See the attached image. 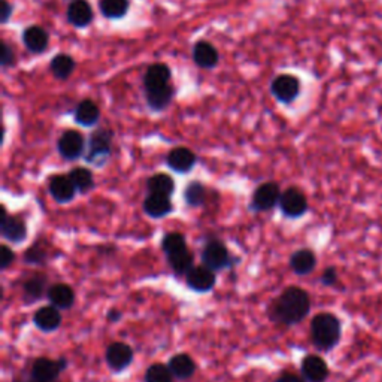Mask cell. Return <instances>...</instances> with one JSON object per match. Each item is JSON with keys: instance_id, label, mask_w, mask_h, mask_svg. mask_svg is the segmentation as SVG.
<instances>
[{"instance_id": "cell-1", "label": "cell", "mask_w": 382, "mask_h": 382, "mask_svg": "<svg viewBox=\"0 0 382 382\" xmlns=\"http://www.w3.org/2000/svg\"><path fill=\"white\" fill-rule=\"evenodd\" d=\"M310 309V299L308 293L299 287H288L281 293L272 303L271 317L276 322L293 325L300 322Z\"/></svg>"}, {"instance_id": "cell-2", "label": "cell", "mask_w": 382, "mask_h": 382, "mask_svg": "<svg viewBox=\"0 0 382 382\" xmlns=\"http://www.w3.org/2000/svg\"><path fill=\"white\" fill-rule=\"evenodd\" d=\"M341 321L330 313L317 314L310 322V336L320 351L333 349L341 341Z\"/></svg>"}, {"instance_id": "cell-3", "label": "cell", "mask_w": 382, "mask_h": 382, "mask_svg": "<svg viewBox=\"0 0 382 382\" xmlns=\"http://www.w3.org/2000/svg\"><path fill=\"white\" fill-rule=\"evenodd\" d=\"M202 262L214 272H220L232 266L233 257L221 240L212 239L206 242L205 248L202 249Z\"/></svg>"}, {"instance_id": "cell-4", "label": "cell", "mask_w": 382, "mask_h": 382, "mask_svg": "<svg viewBox=\"0 0 382 382\" xmlns=\"http://www.w3.org/2000/svg\"><path fill=\"white\" fill-rule=\"evenodd\" d=\"M279 206L286 217L299 218L308 212V199L299 189L291 187L281 194Z\"/></svg>"}, {"instance_id": "cell-5", "label": "cell", "mask_w": 382, "mask_h": 382, "mask_svg": "<svg viewBox=\"0 0 382 382\" xmlns=\"http://www.w3.org/2000/svg\"><path fill=\"white\" fill-rule=\"evenodd\" d=\"M111 145H112V135L106 130H99L91 135L90 144H89V152L86 159L89 163L102 166L111 154Z\"/></svg>"}, {"instance_id": "cell-6", "label": "cell", "mask_w": 382, "mask_h": 382, "mask_svg": "<svg viewBox=\"0 0 382 382\" xmlns=\"http://www.w3.org/2000/svg\"><path fill=\"white\" fill-rule=\"evenodd\" d=\"M0 232H2V236L12 244H21L27 237L26 223L16 215H8L6 208L4 205L0 208Z\"/></svg>"}, {"instance_id": "cell-7", "label": "cell", "mask_w": 382, "mask_h": 382, "mask_svg": "<svg viewBox=\"0 0 382 382\" xmlns=\"http://www.w3.org/2000/svg\"><path fill=\"white\" fill-rule=\"evenodd\" d=\"M281 194L282 193L276 182H264L256 191H254L249 206L252 210H257V212L271 210L276 203H279Z\"/></svg>"}, {"instance_id": "cell-8", "label": "cell", "mask_w": 382, "mask_h": 382, "mask_svg": "<svg viewBox=\"0 0 382 382\" xmlns=\"http://www.w3.org/2000/svg\"><path fill=\"white\" fill-rule=\"evenodd\" d=\"M66 367V360H51L40 357L38 359L30 371V376L33 382H54L60 375V372Z\"/></svg>"}, {"instance_id": "cell-9", "label": "cell", "mask_w": 382, "mask_h": 382, "mask_svg": "<svg viewBox=\"0 0 382 382\" xmlns=\"http://www.w3.org/2000/svg\"><path fill=\"white\" fill-rule=\"evenodd\" d=\"M133 361V349L124 342L111 344L106 349V363L112 371L121 372Z\"/></svg>"}, {"instance_id": "cell-10", "label": "cell", "mask_w": 382, "mask_h": 382, "mask_svg": "<svg viewBox=\"0 0 382 382\" xmlns=\"http://www.w3.org/2000/svg\"><path fill=\"white\" fill-rule=\"evenodd\" d=\"M215 282H217L215 272L205 264L193 267L187 274V286L197 293L210 291L214 288Z\"/></svg>"}, {"instance_id": "cell-11", "label": "cell", "mask_w": 382, "mask_h": 382, "mask_svg": "<svg viewBox=\"0 0 382 382\" xmlns=\"http://www.w3.org/2000/svg\"><path fill=\"white\" fill-rule=\"evenodd\" d=\"M84 147H86V142H84V137L77 130H67L64 132L60 139H59V152L62 154V157L66 160H77L81 157L84 152Z\"/></svg>"}, {"instance_id": "cell-12", "label": "cell", "mask_w": 382, "mask_h": 382, "mask_svg": "<svg viewBox=\"0 0 382 382\" xmlns=\"http://www.w3.org/2000/svg\"><path fill=\"white\" fill-rule=\"evenodd\" d=\"M50 193L52 196V199L59 203H67L70 201H74L77 189L74 186L72 179L64 175H57L52 176L48 184Z\"/></svg>"}, {"instance_id": "cell-13", "label": "cell", "mask_w": 382, "mask_h": 382, "mask_svg": "<svg viewBox=\"0 0 382 382\" xmlns=\"http://www.w3.org/2000/svg\"><path fill=\"white\" fill-rule=\"evenodd\" d=\"M300 84L291 75H281L272 82V93L281 102H293L299 96Z\"/></svg>"}, {"instance_id": "cell-14", "label": "cell", "mask_w": 382, "mask_h": 382, "mask_svg": "<svg viewBox=\"0 0 382 382\" xmlns=\"http://www.w3.org/2000/svg\"><path fill=\"white\" fill-rule=\"evenodd\" d=\"M174 209L171 196L150 193L144 202L145 214L151 218H163L169 215Z\"/></svg>"}, {"instance_id": "cell-15", "label": "cell", "mask_w": 382, "mask_h": 382, "mask_svg": "<svg viewBox=\"0 0 382 382\" xmlns=\"http://www.w3.org/2000/svg\"><path fill=\"white\" fill-rule=\"evenodd\" d=\"M167 166L178 174H187L196 164V154L189 148H175L167 154Z\"/></svg>"}, {"instance_id": "cell-16", "label": "cell", "mask_w": 382, "mask_h": 382, "mask_svg": "<svg viewBox=\"0 0 382 382\" xmlns=\"http://www.w3.org/2000/svg\"><path fill=\"white\" fill-rule=\"evenodd\" d=\"M302 375L309 382H324L329 376L327 363L318 356H308L302 361Z\"/></svg>"}, {"instance_id": "cell-17", "label": "cell", "mask_w": 382, "mask_h": 382, "mask_svg": "<svg viewBox=\"0 0 382 382\" xmlns=\"http://www.w3.org/2000/svg\"><path fill=\"white\" fill-rule=\"evenodd\" d=\"M33 322L36 327L42 332H54L60 327L62 315L59 308L55 306H44L38 309L33 315Z\"/></svg>"}, {"instance_id": "cell-18", "label": "cell", "mask_w": 382, "mask_h": 382, "mask_svg": "<svg viewBox=\"0 0 382 382\" xmlns=\"http://www.w3.org/2000/svg\"><path fill=\"white\" fill-rule=\"evenodd\" d=\"M67 20L77 27H86L93 20V9L87 0H74L67 8Z\"/></svg>"}, {"instance_id": "cell-19", "label": "cell", "mask_w": 382, "mask_h": 382, "mask_svg": "<svg viewBox=\"0 0 382 382\" xmlns=\"http://www.w3.org/2000/svg\"><path fill=\"white\" fill-rule=\"evenodd\" d=\"M193 57H194V62L201 67L212 69L218 63V51L214 45L209 44V42L202 40V42H197V44L194 45Z\"/></svg>"}, {"instance_id": "cell-20", "label": "cell", "mask_w": 382, "mask_h": 382, "mask_svg": "<svg viewBox=\"0 0 382 382\" xmlns=\"http://www.w3.org/2000/svg\"><path fill=\"white\" fill-rule=\"evenodd\" d=\"M48 300L59 309H69L75 303V293L66 284H55L48 288Z\"/></svg>"}, {"instance_id": "cell-21", "label": "cell", "mask_w": 382, "mask_h": 382, "mask_svg": "<svg viewBox=\"0 0 382 382\" xmlns=\"http://www.w3.org/2000/svg\"><path fill=\"white\" fill-rule=\"evenodd\" d=\"M169 79H171V69H169L166 64L157 63V64H152L147 70L144 84H145L147 91H150V90H155V89L167 86Z\"/></svg>"}, {"instance_id": "cell-22", "label": "cell", "mask_w": 382, "mask_h": 382, "mask_svg": "<svg viewBox=\"0 0 382 382\" xmlns=\"http://www.w3.org/2000/svg\"><path fill=\"white\" fill-rule=\"evenodd\" d=\"M290 266L297 275H308L315 269L317 257L310 249H299L291 256Z\"/></svg>"}, {"instance_id": "cell-23", "label": "cell", "mask_w": 382, "mask_h": 382, "mask_svg": "<svg viewBox=\"0 0 382 382\" xmlns=\"http://www.w3.org/2000/svg\"><path fill=\"white\" fill-rule=\"evenodd\" d=\"M167 366L178 379H189L196 372V363L187 354H178V356L171 359Z\"/></svg>"}, {"instance_id": "cell-24", "label": "cell", "mask_w": 382, "mask_h": 382, "mask_svg": "<svg viewBox=\"0 0 382 382\" xmlns=\"http://www.w3.org/2000/svg\"><path fill=\"white\" fill-rule=\"evenodd\" d=\"M23 40L32 52H42L48 45V33L42 27L32 26L24 30Z\"/></svg>"}, {"instance_id": "cell-25", "label": "cell", "mask_w": 382, "mask_h": 382, "mask_svg": "<svg viewBox=\"0 0 382 382\" xmlns=\"http://www.w3.org/2000/svg\"><path fill=\"white\" fill-rule=\"evenodd\" d=\"M101 117V109L91 101H82L75 109V120L81 125H94Z\"/></svg>"}, {"instance_id": "cell-26", "label": "cell", "mask_w": 382, "mask_h": 382, "mask_svg": "<svg viewBox=\"0 0 382 382\" xmlns=\"http://www.w3.org/2000/svg\"><path fill=\"white\" fill-rule=\"evenodd\" d=\"M167 262L169 264H171V267L174 269V272L176 275H187L193 269L194 257H193V252L189 248H186L175 254H171V256H167Z\"/></svg>"}, {"instance_id": "cell-27", "label": "cell", "mask_w": 382, "mask_h": 382, "mask_svg": "<svg viewBox=\"0 0 382 382\" xmlns=\"http://www.w3.org/2000/svg\"><path fill=\"white\" fill-rule=\"evenodd\" d=\"M147 187L150 193L171 196L175 190V181L167 174H155L147 181Z\"/></svg>"}, {"instance_id": "cell-28", "label": "cell", "mask_w": 382, "mask_h": 382, "mask_svg": "<svg viewBox=\"0 0 382 382\" xmlns=\"http://www.w3.org/2000/svg\"><path fill=\"white\" fill-rule=\"evenodd\" d=\"M69 178L72 179L77 191L87 193L94 187V178L91 171L87 167H75L69 172Z\"/></svg>"}, {"instance_id": "cell-29", "label": "cell", "mask_w": 382, "mask_h": 382, "mask_svg": "<svg viewBox=\"0 0 382 382\" xmlns=\"http://www.w3.org/2000/svg\"><path fill=\"white\" fill-rule=\"evenodd\" d=\"M172 96H174V89L171 87V84H167V86L160 87V89L147 91V99H148L150 106L157 111L166 108L169 103H171Z\"/></svg>"}, {"instance_id": "cell-30", "label": "cell", "mask_w": 382, "mask_h": 382, "mask_svg": "<svg viewBox=\"0 0 382 382\" xmlns=\"http://www.w3.org/2000/svg\"><path fill=\"white\" fill-rule=\"evenodd\" d=\"M47 291V276L45 275H33L24 282V296L29 300L40 299Z\"/></svg>"}, {"instance_id": "cell-31", "label": "cell", "mask_w": 382, "mask_h": 382, "mask_svg": "<svg viewBox=\"0 0 382 382\" xmlns=\"http://www.w3.org/2000/svg\"><path fill=\"white\" fill-rule=\"evenodd\" d=\"M184 199H186L189 206H193V208L202 206L206 201V189L203 184L199 181L190 182L186 187V191H184Z\"/></svg>"}, {"instance_id": "cell-32", "label": "cell", "mask_w": 382, "mask_h": 382, "mask_svg": "<svg viewBox=\"0 0 382 382\" xmlns=\"http://www.w3.org/2000/svg\"><path fill=\"white\" fill-rule=\"evenodd\" d=\"M75 69V62L74 59L70 57V55L67 54H60V55H55V57L52 59L51 62V70L52 74L60 78V79H66L69 78L70 75H72Z\"/></svg>"}, {"instance_id": "cell-33", "label": "cell", "mask_w": 382, "mask_h": 382, "mask_svg": "<svg viewBox=\"0 0 382 382\" xmlns=\"http://www.w3.org/2000/svg\"><path fill=\"white\" fill-rule=\"evenodd\" d=\"M129 9V0H101V11L108 18H121Z\"/></svg>"}, {"instance_id": "cell-34", "label": "cell", "mask_w": 382, "mask_h": 382, "mask_svg": "<svg viewBox=\"0 0 382 382\" xmlns=\"http://www.w3.org/2000/svg\"><path fill=\"white\" fill-rule=\"evenodd\" d=\"M162 248L166 254V257L171 256V254L178 252V251L186 249L187 248L186 237H184L182 233H178V232L167 233L162 240Z\"/></svg>"}, {"instance_id": "cell-35", "label": "cell", "mask_w": 382, "mask_h": 382, "mask_svg": "<svg viewBox=\"0 0 382 382\" xmlns=\"http://www.w3.org/2000/svg\"><path fill=\"white\" fill-rule=\"evenodd\" d=\"M145 382H174V373L169 369V366L154 363L148 367L145 373Z\"/></svg>"}, {"instance_id": "cell-36", "label": "cell", "mask_w": 382, "mask_h": 382, "mask_svg": "<svg viewBox=\"0 0 382 382\" xmlns=\"http://www.w3.org/2000/svg\"><path fill=\"white\" fill-rule=\"evenodd\" d=\"M24 260L29 264H42L47 260V252L39 244H35L24 254Z\"/></svg>"}, {"instance_id": "cell-37", "label": "cell", "mask_w": 382, "mask_h": 382, "mask_svg": "<svg viewBox=\"0 0 382 382\" xmlns=\"http://www.w3.org/2000/svg\"><path fill=\"white\" fill-rule=\"evenodd\" d=\"M13 259H16L13 251L8 245H2V248H0V269L6 271V269L12 264Z\"/></svg>"}, {"instance_id": "cell-38", "label": "cell", "mask_w": 382, "mask_h": 382, "mask_svg": "<svg viewBox=\"0 0 382 382\" xmlns=\"http://www.w3.org/2000/svg\"><path fill=\"white\" fill-rule=\"evenodd\" d=\"M337 281V272L335 267H327L321 276V282L324 286H335Z\"/></svg>"}, {"instance_id": "cell-39", "label": "cell", "mask_w": 382, "mask_h": 382, "mask_svg": "<svg viewBox=\"0 0 382 382\" xmlns=\"http://www.w3.org/2000/svg\"><path fill=\"white\" fill-rule=\"evenodd\" d=\"M0 60H2L4 66H8L13 62V52L9 48V45L5 44V42L2 44V54H0Z\"/></svg>"}, {"instance_id": "cell-40", "label": "cell", "mask_w": 382, "mask_h": 382, "mask_svg": "<svg viewBox=\"0 0 382 382\" xmlns=\"http://www.w3.org/2000/svg\"><path fill=\"white\" fill-rule=\"evenodd\" d=\"M276 382H305V381H303V378H300L299 375H296L293 372H284V373L279 375Z\"/></svg>"}, {"instance_id": "cell-41", "label": "cell", "mask_w": 382, "mask_h": 382, "mask_svg": "<svg viewBox=\"0 0 382 382\" xmlns=\"http://www.w3.org/2000/svg\"><path fill=\"white\" fill-rule=\"evenodd\" d=\"M0 11H2V23H6L11 17V12H12V6L8 4V0H2Z\"/></svg>"}, {"instance_id": "cell-42", "label": "cell", "mask_w": 382, "mask_h": 382, "mask_svg": "<svg viewBox=\"0 0 382 382\" xmlns=\"http://www.w3.org/2000/svg\"><path fill=\"white\" fill-rule=\"evenodd\" d=\"M106 317H108L109 321H118L121 318V313H120V310H117V309H111Z\"/></svg>"}]
</instances>
